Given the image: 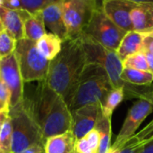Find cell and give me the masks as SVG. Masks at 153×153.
Segmentation results:
<instances>
[{"label":"cell","mask_w":153,"mask_h":153,"mask_svg":"<svg viewBox=\"0 0 153 153\" xmlns=\"http://www.w3.org/2000/svg\"><path fill=\"white\" fill-rule=\"evenodd\" d=\"M22 105L41 130L43 139L71 131L72 113L47 80L23 82Z\"/></svg>","instance_id":"6da1fadb"},{"label":"cell","mask_w":153,"mask_h":153,"mask_svg":"<svg viewBox=\"0 0 153 153\" xmlns=\"http://www.w3.org/2000/svg\"><path fill=\"white\" fill-rule=\"evenodd\" d=\"M86 65L87 59L81 37L64 41L61 51L50 60L46 80L64 98L68 107Z\"/></svg>","instance_id":"7a4b0ae2"},{"label":"cell","mask_w":153,"mask_h":153,"mask_svg":"<svg viewBox=\"0 0 153 153\" xmlns=\"http://www.w3.org/2000/svg\"><path fill=\"white\" fill-rule=\"evenodd\" d=\"M112 88L104 68L96 63H87L69 106L71 113L86 105L101 104Z\"/></svg>","instance_id":"3957f363"},{"label":"cell","mask_w":153,"mask_h":153,"mask_svg":"<svg viewBox=\"0 0 153 153\" xmlns=\"http://www.w3.org/2000/svg\"><path fill=\"white\" fill-rule=\"evenodd\" d=\"M8 116L12 123V153H22L28 148L37 145H45L41 130L24 109L22 102L9 107Z\"/></svg>","instance_id":"277c9868"},{"label":"cell","mask_w":153,"mask_h":153,"mask_svg":"<svg viewBox=\"0 0 153 153\" xmlns=\"http://www.w3.org/2000/svg\"><path fill=\"white\" fill-rule=\"evenodd\" d=\"M14 53L23 82L45 80L50 60H47L37 49L36 42L28 39L16 41Z\"/></svg>","instance_id":"5b68a950"},{"label":"cell","mask_w":153,"mask_h":153,"mask_svg":"<svg viewBox=\"0 0 153 153\" xmlns=\"http://www.w3.org/2000/svg\"><path fill=\"white\" fill-rule=\"evenodd\" d=\"M81 39L87 63H96L103 67L110 79L113 88L123 87L125 85V81L121 78L123 61L119 59L117 51L100 45L83 34L81 36Z\"/></svg>","instance_id":"8992f818"},{"label":"cell","mask_w":153,"mask_h":153,"mask_svg":"<svg viewBox=\"0 0 153 153\" xmlns=\"http://www.w3.org/2000/svg\"><path fill=\"white\" fill-rule=\"evenodd\" d=\"M61 5L67 40L80 38L95 11L100 6L99 0H62Z\"/></svg>","instance_id":"52a82bcc"},{"label":"cell","mask_w":153,"mask_h":153,"mask_svg":"<svg viewBox=\"0 0 153 153\" xmlns=\"http://www.w3.org/2000/svg\"><path fill=\"white\" fill-rule=\"evenodd\" d=\"M126 33V32L117 26L100 6L95 11L82 34L100 45L117 51Z\"/></svg>","instance_id":"ba28073f"},{"label":"cell","mask_w":153,"mask_h":153,"mask_svg":"<svg viewBox=\"0 0 153 153\" xmlns=\"http://www.w3.org/2000/svg\"><path fill=\"white\" fill-rule=\"evenodd\" d=\"M153 112V104L145 99H139L129 109L122 128L116 138L110 151H115L126 140L136 133L137 129L143 122Z\"/></svg>","instance_id":"9c48e42d"},{"label":"cell","mask_w":153,"mask_h":153,"mask_svg":"<svg viewBox=\"0 0 153 153\" xmlns=\"http://www.w3.org/2000/svg\"><path fill=\"white\" fill-rule=\"evenodd\" d=\"M0 80L10 90L11 100L9 107H13L22 102L23 80L14 52L0 60Z\"/></svg>","instance_id":"30bf717a"},{"label":"cell","mask_w":153,"mask_h":153,"mask_svg":"<svg viewBox=\"0 0 153 153\" xmlns=\"http://www.w3.org/2000/svg\"><path fill=\"white\" fill-rule=\"evenodd\" d=\"M101 114V104H91L78 108L72 113V127L75 140L85 137L92 131Z\"/></svg>","instance_id":"8fae6325"},{"label":"cell","mask_w":153,"mask_h":153,"mask_svg":"<svg viewBox=\"0 0 153 153\" xmlns=\"http://www.w3.org/2000/svg\"><path fill=\"white\" fill-rule=\"evenodd\" d=\"M137 5L130 0H102L100 7L117 26L127 32L134 31L131 13Z\"/></svg>","instance_id":"7c38bea8"},{"label":"cell","mask_w":153,"mask_h":153,"mask_svg":"<svg viewBox=\"0 0 153 153\" xmlns=\"http://www.w3.org/2000/svg\"><path fill=\"white\" fill-rule=\"evenodd\" d=\"M45 27L50 33L59 37L63 41L67 40V31L63 18L61 1L52 4L41 10Z\"/></svg>","instance_id":"4fadbf2b"},{"label":"cell","mask_w":153,"mask_h":153,"mask_svg":"<svg viewBox=\"0 0 153 153\" xmlns=\"http://www.w3.org/2000/svg\"><path fill=\"white\" fill-rule=\"evenodd\" d=\"M24 9L13 10L0 6V20L2 27L16 41L24 38Z\"/></svg>","instance_id":"5bb4252c"},{"label":"cell","mask_w":153,"mask_h":153,"mask_svg":"<svg viewBox=\"0 0 153 153\" xmlns=\"http://www.w3.org/2000/svg\"><path fill=\"white\" fill-rule=\"evenodd\" d=\"M153 141V120L141 132L126 140L115 151L109 153H141L143 148Z\"/></svg>","instance_id":"9a60e30c"},{"label":"cell","mask_w":153,"mask_h":153,"mask_svg":"<svg viewBox=\"0 0 153 153\" xmlns=\"http://www.w3.org/2000/svg\"><path fill=\"white\" fill-rule=\"evenodd\" d=\"M134 31L143 34L153 32V4H138L131 13Z\"/></svg>","instance_id":"2e32d148"},{"label":"cell","mask_w":153,"mask_h":153,"mask_svg":"<svg viewBox=\"0 0 153 153\" xmlns=\"http://www.w3.org/2000/svg\"><path fill=\"white\" fill-rule=\"evenodd\" d=\"M23 31L24 38L35 42L47 33L41 11L30 13L25 10Z\"/></svg>","instance_id":"e0dca14e"},{"label":"cell","mask_w":153,"mask_h":153,"mask_svg":"<svg viewBox=\"0 0 153 153\" xmlns=\"http://www.w3.org/2000/svg\"><path fill=\"white\" fill-rule=\"evenodd\" d=\"M143 38L144 34L135 31L127 32L122 39L117 53L119 59L124 61L128 57L143 50Z\"/></svg>","instance_id":"ac0fdd59"},{"label":"cell","mask_w":153,"mask_h":153,"mask_svg":"<svg viewBox=\"0 0 153 153\" xmlns=\"http://www.w3.org/2000/svg\"><path fill=\"white\" fill-rule=\"evenodd\" d=\"M76 140L71 131L48 138L45 142L46 153H68L75 149Z\"/></svg>","instance_id":"d6986e66"},{"label":"cell","mask_w":153,"mask_h":153,"mask_svg":"<svg viewBox=\"0 0 153 153\" xmlns=\"http://www.w3.org/2000/svg\"><path fill=\"white\" fill-rule=\"evenodd\" d=\"M63 41L56 35L47 32L38 41L36 46L38 50L48 60L55 59L61 51Z\"/></svg>","instance_id":"ffe728a7"},{"label":"cell","mask_w":153,"mask_h":153,"mask_svg":"<svg viewBox=\"0 0 153 153\" xmlns=\"http://www.w3.org/2000/svg\"><path fill=\"white\" fill-rule=\"evenodd\" d=\"M95 129L100 133V145L97 153H109L111 149V118L100 114Z\"/></svg>","instance_id":"44dd1931"},{"label":"cell","mask_w":153,"mask_h":153,"mask_svg":"<svg viewBox=\"0 0 153 153\" xmlns=\"http://www.w3.org/2000/svg\"><path fill=\"white\" fill-rule=\"evenodd\" d=\"M125 99V94L123 87L112 88L104 101L101 103V113L105 117L111 118L113 112L119 106V104Z\"/></svg>","instance_id":"7402d4cb"},{"label":"cell","mask_w":153,"mask_h":153,"mask_svg":"<svg viewBox=\"0 0 153 153\" xmlns=\"http://www.w3.org/2000/svg\"><path fill=\"white\" fill-rule=\"evenodd\" d=\"M121 78L125 82L139 86L151 85L153 83V75L151 72L129 68H123Z\"/></svg>","instance_id":"603a6c76"},{"label":"cell","mask_w":153,"mask_h":153,"mask_svg":"<svg viewBox=\"0 0 153 153\" xmlns=\"http://www.w3.org/2000/svg\"><path fill=\"white\" fill-rule=\"evenodd\" d=\"M12 123L8 116L0 131V153H12Z\"/></svg>","instance_id":"cb8c5ba5"},{"label":"cell","mask_w":153,"mask_h":153,"mask_svg":"<svg viewBox=\"0 0 153 153\" xmlns=\"http://www.w3.org/2000/svg\"><path fill=\"white\" fill-rule=\"evenodd\" d=\"M16 41L2 27L0 28V60L14 52Z\"/></svg>","instance_id":"d4e9b609"},{"label":"cell","mask_w":153,"mask_h":153,"mask_svg":"<svg viewBox=\"0 0 153 153\" xmlns=\"http://www.w3.org/2000/svg\"><path fill=\"white\" fill-rule=\"evenodd\" d=\"M123 68H129L143 71H149L148 63L146 60L144 51H140L136 54H134L123 61Z\"/></svg>","instance_id":"484cf974"},{"label":"cell","mask_w":153,"mask_h":153,"mask_svg":"<svg viewBox=\"0 0 153 153\" xmlns=\"http://www.w3.org/2000/svg\"><path fill=\"white\" fill-rule=\"evenodd\" d=\"M60 1L62 0H21V4L22 9L30 13H34Z\"/></svg>","instance_id":"4316f807"},{"label":"cell","mask_w":153,"mask_h":153,"mask_svg":"<svg viewBox=\"0 0 153 153\" xmlns=\"http://www.w3.org/2000/svg\"><path fill=\"white\" fill-rule=\"evenodd\" d=\"M85 138L87 139L91 150L93 151L94 153H97V151L99 149V145H100V133L99 132L94 128L92 131H91L86 136Z\"/></svg>","instance_id":"83f0119b"},{"label":"cell","mask_w":153,"mask_h":153,"mask_svg":"<svg viewBox=\"0 0 153 153\" xmlns=\"http://www.w3.org/2000/svg\"><path fill=\"white\" fill-rule=\"evenodd\" d=\"M75 151L77 153H94L85 137L76 141Z\"/></svg>","instance_id":"f1b7e54d"},{"label":"cell","mask_w":153,"mask_h":153,"mask_svg":"<svg viewBox=\"0 0 153 153\" xmlns=\"http://www.w3.org/2000/svg\"><path fill=\"white\" fill-rule=\"evenodd\" d=\"M10 100H11V93L9 88L6 87V85L0 80V101L10 105Z\"/></svg>","instance_id":"f546056e"},{"label":"cell","mask_w":153,"mask_h":153,"mask_svg":"<svg viewBox=\"0 0 153 153\" xmlns=\"http://www.w3.org/2000/svg\"><path fill=\"white\" fill-rule=\"evenodd\" d=\"M143 50L153 54V32L144 34Z\"/></svg>","instance_id":"4dcf8cb0"},{"label":"cell","mask_w":153,"mask_h":153,"mask_svg":"<svg viewBox=\"0 0 153 153\" xmlns=\"http://www.w3.org/2000/svg\"><path fill=\"white\" fill-rule=\"evenodd\" d=\"M3 6L13 10L22 9L21 0H3Z\"/></svg>","instance_id":"1f68e13d"},{"label":"cell","mask_w":153,"mask_h":153,"mask_svg":"<svg viewBox=\"0 0 153 153\" xmlns=\"http://www.w3.org/2000/svg\"><path fill=\"white\" fill-rule=\"evenodd\" d=\"M22 153H46V151H45V148L43 144H37V145H33L28 148L27 150H25Z\"/></svg>","instance_id":"d6a6232c"},{"label":"cell","mask_w":153,"mask_h":153,"mask_svg":"<svg viewBox=\"0 0 153 153\" xmlns=\"http://www.w3.org/2000/svg\"><path fill=\"white\" fill-rule=\"evenodd\" d=\"M144 53H145L146 60H147V63H148L149 72H151L153 75V54L150 53V52H147V51H144Z\"/></svg>","instance_id":"836d02e7"},{"label":"cell","mask_w":153,"mask_h":153,"mask_svg":"<svg viewBox=\"0 0 153 153\" xmlns=\"http://www.w3.org/2000/svg\"><path fill=\"white\" fill-rule=\"evenodd\" d=\"M8 117V111H4L0 113V131L2 129V126L4 123V121L7 119Z\"/></svg>","instance_id":"e575fe53"},{"label":"cell","mask_w":153,"mask_h":153,"mask_svg":"<svg viewBox=\"0 0 153 153\" xmlns=\"http://www.w3.org/2000/svg\"><path fill=\"white\" fill-rule=\"evenodd\" d=\"M141 153H153V141L149 142L142 151Z\"/></svg>","instance_id":"d590c367"},{"label":"cell","mask_w":153,"mask_h":153,"mask_svg":"<svg viewBox=\"0 0 153 153\" xmlns=\"http://www.w3.org/2000/svg\"><path fill=\"white\" fill-rule=\"evenodd\" d=\"M9 110V105L0 101V113L4 111H8Z\"/></svg>","instance_id":"8d00e7d4"},{"label":"cell","mask_w":153,"mask_h":153,"mask_svg":"<svg viewBox=\"0 0 153 153\" xmlns=\"http://www.w3.org/2000/svg\"><path fill=\"white\" fill-rule=\"evenodd\" d=\"M136 4H153V0H130Z\"/></svg>","instance_id":"74e56055"},{"label":"cell","mask_w":153,"mask_h":153,"mask_svg":"<svg viewBox=\"0 0 153 153\" xmlns=\"http://www.w3.org/2000/svg\"><path fill=\"white\" fill-rule=\"evenodd\" d=\"M68 153H77L76 152V151H75V149L74 150H73V151H69Z\"/></svg>","instance_id":"f35d334b"},{"label":"cell","mask_w":153,"mask_h":153,"mask_svg":"<svg viewBox=\"0 0 153 153\" xmlns=\"http://www.w3.org/2000/svg\"><path fill=\"white\" fill-rule=\"evenodd\" d=\"M0 28H2V24H1V20H0Z\"/></svg>","instance_id":"ab89813d"},{"label":"cell","mask_w":153,"mask_h":153,"mask_svg":"<svg viewBox=\"0 0 153 153\" xmlns=\"http://www.w3.org/2000/svg\"><path fill=\"white\" fill-rule=\"evenodd\" d=\"M100 1H102V0H100Z\"/></svg>","instance_id":"60d3db41"}]
</instances>
